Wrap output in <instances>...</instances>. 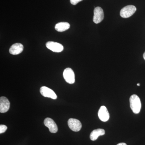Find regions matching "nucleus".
<instances>
[{
  "instance_id": "obj_12",
  "label": "nucleus",
  "mask_w": 145,
  "mask_h": 145,
  "mask_svg": "<svg viewBox=\"0 0 145 145\" xmlns=\"http://www.w3.org/2000/svg\"><path fill=\"white\" fill-rule=\"evenodd\" d=\"M105 133V130L103 129H98L93 130L90 134V139L92 141H95L100 136L103 135Z\"/></svg>"
},
{
  "instance_id": "obj_18",
  "label": "nucleus",
  "mask_w": 145,
  "mask_h": 145,
  "mask_svg": "<svg viewBox=\"0 0 145 145\" xmlns=\"http://www.w3.org/2000/svg\"><path fill=\"white\" fill-rule=\"evenodd\" d=\"M137 86H140V84H139V83H138V84H137Z\"/></svg>"
},
{
  "instance_id": "obj_13",
  "label": "nucleus",
  "mask_w": 145,
  "mask_h": 145,
  "mask_svg": "<svg viewBox=\"0 0 145 145\" xmlns=\"http://www.w3.org/2000/svg\"><path fill=\"white\" fill-rule=\"evenodd\" d=\"M70 25L68 23L61 22L55 25V29L59 32H63L67 30L70 28Z\"/></svg>"
},
{
  "instance_id": "obj_2",
  "label": "nucleus",
  "mask_w": 145,
  "mask_h": 145,
  "mask_svg": "<svg viewBox=\"0 0 145 145\" xmlns=\"http://www.w3.org/2000/svg\"><path fill=\"white\" fill-rule=\"evenodd\" d=\"M136 8L134 6L127 5L122 8L120 11V16L123 18H129L135 13Z\"/></svg>"
},
{
  "instance_id": "obj_4",
  "label": "nucleus",
  "mask_w": 145,
  "mask_h": 145,
  "mask_svg": "<svg viewBox=\"0 0 145 145\" xmlns=\"http://www.w3.org/2000/svg\"><path fill=\"white\" fill-rule=\"evenodd\" d=\"M68 125L69 128L75 132L80 131L82 128V125L81 122L77 119L71 118L69 119Z\"/></svg>"
},
{
  "instance_id": "obj_1",
  "label": "nucleus",
  "mask_w": 145,
  "mask_h": 145,
  "mask_svg": "<svg viewBox=\"0 0 145 145\" xmlns=\"http://www.w3.org/2000/svg\"><path fill=\"white\" fill-rule=\"evenodd\" d=\"M130 106L133 113L138 114L141 110L142 104L140 98L135 94L131 96L129 99Z\"/></svg>"
},
{
  "instance_id": "obj_17",
  "label": "nucleus",
  "mask_w": 145,
  "mask_h": 145,
  "mask_svg": "<svg viewBox=\"0 0 145 145\" xmlns=\"http://www.w3.org/2000/svg\"><path fill=\"white\" fill-rule=\"evenodd\" d=\"M143 57H144V59L145 60V52L144 53V54H143Z\"/></svg>"
},
{
  "instance_id": "obj_9",
  "label": "nucleus",
  "mask_w": 145,
  "mask_h": 145,
  "mask_svg": "<svg viewBox=\"0 0 145 145\" xmlns=\"http://www.w3.org/2000/svg\"><path fill=\"white\" fill-rule=\"evenodd\" d=\"M99 119L103 122H106L109 119L110 115L106 107L103 106L99 109L98 112Z\"/></svg>"
},
{
  "instance_id": "obj_7",
  "label": "nucleus",
  "mask_w": 145,
  "mask_h": 145,
  "mask_svg": "<svg viewBox=\"0 0 145 145\" xmlns=\"http://www.w3.org/2000/svg\"><path fill=\"white\" fill-rule=\"evenodd\" d=\"M40 92L45 97L50 98L54 100L57 99V95L55 92L51 89L46 86H42L40 89Z\"/></svg>"
},
{
  "instance_id": "obj_3",
  "label": "nucleus",
  "mask_w": 145,
  "mask_h": 145,
  "mask_svg": "<svg viewBox=\"0 0 145 145\" xmlns=\"http://www.w3.org/2000/svg\"><path fill=\"white\" fill-rule=\"evenodd\" d=\"M63 76L65 80L68 84H73L75 82V74L70 68H67L65 69L63 72Z\"/></svg>"
},
{
  "instance_id": "obj_6",
  "label": "nucleus",
  "mask_w": 145,
  "mask_h": 145,
  "mask_svg": "<svg viewBox=\"0 0 145 145\" xmlns=\"http://www.w3.org/2000/svg\"><path fill=\"white\" fill-rule=\"evenodd\" d=\"M46 47L51 51L55 52H60L63 50V46L59 43L56 42L49 41L46 43Z\"/></svg>"
},
{
  "instance_id": "obj_15",
  "label": "nucleus",
  "mask_w": 145,
  "mask_h": 145,
  "mask_svg": "<svg viewBox=\"0 0 145 145\" xmlns=\"http://www.w3.org/2000/svg\"><path fill=\"white\" fill-rule=\"evenodd\" d=\"M82 0H70V3L73 5H76L78 3L82 1Z\"/></svg>"
},
{
  "instance_id": "obj_11",
  "label": "nucleus",
  "mask_w": 145,
  "mask_h": 145,
  "mask_svg": "<svg viewBox=\"0 0 145 145\" xmlns=\"http://www.w3.org/2000/svg\"><path fill=\"white\" fill-rule=\"evenodd\" d=\"M24 50V46L22 44H14L11 46L9 49V53L13 55H17L20 54Z\"/></svg>"
},
{
  "instance_id": "obj_5",
  "label": "nucleus",
  "mask_w": 145,
  "mask_h": 145,
  "mask_svg": "<svg viewBox=\"0 0 145 145\" xmlns=\"http://www.w3.org/2000/svg\"><path fill=\"white\" fill-rule=\"evenodd\" d=\"M94 15H93V20L95 24L100 23L103 20L104 13L103 9L101 7H96L94 9Z\"/></svg>"
},
{
  "instance_id": "obj_14",
  "label": "nucleus",
  "mask_w": 145,
  "mask_h": 145,
  "mask_svg": "<svg viewBox=\"0 0 145 145\" xmlns=\"http://www.w3.org/2000/svg\"><path fill=\"white\" fill-rule=\"evenodd\" d=\"M7 129V127L5 125H0V133H3L5 132L6 131Z\"/></svg>"
},
{
  "instance_id": "obj_16",
  "label": "nucleus",
  "mask_w": 145,
  "mask_h": 145,
  "mask_svg": "<svg viewBox=\"0 0 145 145\" xmlns=\"http://www.w3.org/2000/svg\"><path fill=\"white\" fill-rule=\"evenodd\" d=\"M117 145H127L125 143H120Z\"/></svg>"
},
{
  "instance_id": "obj_10",
  "label": "nucleus",
  "mask_w": 145,
  "mask_h": 145,
  "mask_svg": "<svg viewBox=\"0 0 145 145\" xmlns=\"http://www.w3.org/2000/svg\"><path fill=\"white\" fill-rule=\"evenodd\" d=\"M10 103L6 97L2 96L0 98V112L5 113L10 108Z\"/></svg>"
},
{
  "instance_id": "obj_8",
  "label": "nucleus",
  "mask_w": 145,
  "mask_h": 145,
  "mask_svg": "<svg viewBox=\"0 0 145 145\" xmlns=\"http://www.w3.org/2000/svg\"><path fill=\"white\" fill-rule=\"evenodd\" d=\"M44 124L46 127L49 129L50 132L52 133H56L58 131V127L54 120L50 118L45 119Z\"/></svg>"
}]
</instances>
